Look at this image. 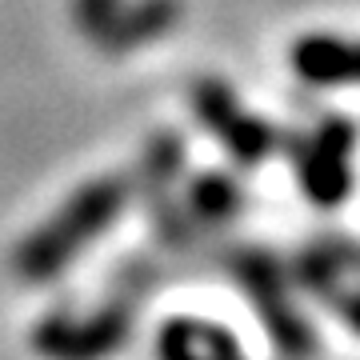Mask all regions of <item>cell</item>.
Here are the masks:
<instances>
[{
    "mask_svg": "<svg viewBox=\"0 0 360 360\" xmlns=\"http://www.w3.org/2000/svg\"><path fill=\"white\" fill-rule=\"evenodd\" d=\"M180 165H184V141L176 132H156L153 141L144 144L141 156V193L153 196V205H172L168 200V188L176 184Z\"/></svg>",
    "mask_w": 360,
    "mask_h": 360,
    "instance_id": "cell-8",
    "label": "cell"
},
{
    "mask_svg": "<svg viewBox=\"0 0 360 360\" xmlns=\"http://www.w3.org/2000/svg\"><path fill=\"white\" fill-rule=\"evenodd\" d=\"M232 276L248 292L260 324L269 328L272 345L281 348L284 360H309L316 352V336L309 321L288 300V272L281 269V260L269 257L264 248H240L232 257Z\"/></svg>",
    "mask_w": 360,
    "mask_h": 360,
    "instance_id": "cell-2",
    "label": "cell"
},
{
    "mask_svg": "<svg viewBox=\"0 0 360 360\" xmlns=\"http://www.w3.org/2000/svg\"><path fill=\"white\" fill-rule=\"evenodd\" d=\"M124 13V0H72V20L84 37L101 44V37L116 25V16Z\"/></svg>",
    "mask_w": 360,
    "mask_h": 360,
    "instance_id": "cell-11",
    "label": "cell"
},
{
    "mask_svg": "<svg viewBox=\"0 0 360 360\" xmlns=\"http://www.w3.org/2000/svg\"><path fill=\"white\" fill-rule=\"evenodd\" d=\"M180 4L176 0H141V4H124V13L116 16V25L101 37L104 52H129L144 40L160 37L176 25Z\"/></svg>",
    "mask_w": 360,
    "mask_h": 360,
    "instance_id": "cell-7",
    "label": "cell"
},
{
    "mask_svg": "<svg viewBox=\"0 0 360 360\" xmlns=\"http://www.w3.org/2000/svg\"><path fill=\"white\" fill-rule=\"evenodd\" d=\"M132 333V309L129 300H108L101 312H92L84 321L68 312H49L32 333L40 356L49 360H104L120 352Z\"/></svg>",
    "mask_w": 360,
    "mask_h": 360,
    "instance_id": "cell-3",
    "label": "cell"
},
{
    "mask_svg": "<svg viewBox=\"0 0 360 360\" xmlns=\"http://www.w3.org/2000/svg\"><path fill=\"white\" fill-rule=\"evenodd\" d=\"M348 40L328 32H309L292 44V72L312 89H336L348 84Z\"/></svg>",
    "mask_w": 360,
    "mask_h": 360,
    "instance_id": "cell-6",
    "label": "cell"
},
{
    "mask_svg": "<svg viewBox=\"0 0 360 360\" xmlns=\"http://www.w3.org/2000/svg\"><path fill=\"white\" fill-rule=\"evenodd\" d=\"M193 112H196V120L224 144V153L245 168L260 165V160L276 148V141H281L269 120H260V116L248 112L245 104L236 101V92H232L220 77H205L193 89Z\"/></svg>",
    "mask_w": 360,
    "mask_h": 360,
    "instance_id": "cell-5",
    "label": "cell"
},
{
    "mask_svg": "<svg viewBox=\"0 0 360 360\" xmlns=\"http://www.w3.org/2000/svg\"><path fill=\"white\" fill-rule=\"evenodd\" d=\"M156 352H160V360H208L205 348H200V336H196V321H193V316L165 321L160 340H156Z\"/></svg>",
    "mask_w": 360,
    "mask_h": 360,
    "instance_id": "cell-10",
    "label": "cell"
},
{
    "mask_svg": "<svg viewBox=\"0 0 360 360\" xmlns=\"http://www.w3.org/2000/svg\"><path fill=\"white\" fill-rule=\"evenodd\" d=\"M348 84H360V44L348 49Z\"/></svg>",
    "mask_w": 360,
    "mask_h": 360,
    "instance_id": "cell-14",
    "label": "cell"
},
{
    "mask_svg": "<svg viewBox=\"0 0 360 360\" xmlns=\"http://www.w3.org/2000/svg\"><path fill=\"white\" fill-rule=\"evenodd\" d=\"M129 193L132 188L124 176H96L84 188H77L56 208V217H49L40 229H32L25 236V245L16 248L13 264L20 272V281L28 284L56 281L68 260L84 252L108 224H116V217L129 205Z\"/></svg>",
    "mask_w": 360,
    "mask_h": 360,
    "instance_id": "cell-1",
    "label": "cell"
},
{
    "mask_svg": "<svg viewBox=\"0 0 360 360\" xmlns=\"http://www.w3.org/2000/svg\"><path fill=\"white\" fill-rule=\"evenodd\" d=\"M328 309H336L348 321V328H356V333H360V288H348V292L340 288V292L328 300Z\"/></svg>",
    "mask_w": 360,
    "mask_h": 360,
    "instance_id": "cell-13",
    "label": "cell"
},
{
    "mask_svg": "<svg viewBox=\"0 0 360 360\" xmlns=\"http://www.w3.org/2000/svg\"><path fill=\"white\" fill-rule=\"evenodd\" d=\"M245 205V193L240 184L224 172H200V176L188 184V217L200 220V224H224L240 212Z\"/></svg>",
    "mask_w": 360,
    "mask_h": 360,
    "instance_id": "cell-9",
    "label": "cell"
},
{
    "mask_svg": "<svg viewBox=\"0 0 360 360\" xmlns=\"http://www.w3.org/2000/svg\"><path fill=\"white\" fill-rule=\"evenodd\" d=\"M352 148H356V129L345 116H328L309 141L296 144V180L300 193L316 208L345 205L352 193Z\"/></svg>",
    "mask_w": 360,
    "mask_h": 360,
    "instance_id": "cell-4",
    "label": "cell"
},
{
    "mask_svg": "<svg viewBox=\"0 0 360 360\" xmlns=\"http://www.w3.org/2000/svg\"><path fill=\"white\" fill-rule=\"evenodd\" d=\"M196 336H200V348H205L208 360H248L245 348L236 345V336L220 324H208V321H196Z\"/></svg>",
    "mask_w": 360,
    "mask_h": 360,
    "instance_id": "cell-12",
    "label": "cell"
}]
</instances>
